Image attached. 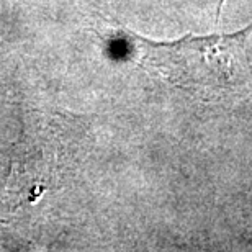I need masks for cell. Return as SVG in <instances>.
<instances>
[{"instance_id": "1", "label": "cell", "mask_w": 252, "mask_h": 252, "mask_svg": "<svg viewBox=\"0 0 252 252\" xmlns=\"http://www.w3.org/2000/svg\"><path fill=\"white\" fill-rule=\"evenodd\" d=\"M251 34L252 25L229 34L185 36L172 43H153L129 34L128 43L138 61L169 84L196 94H213L238 90L252 82Z\"/></svg>"}]
</instances>
